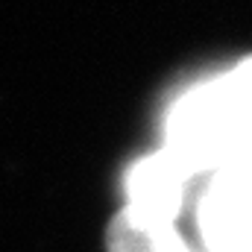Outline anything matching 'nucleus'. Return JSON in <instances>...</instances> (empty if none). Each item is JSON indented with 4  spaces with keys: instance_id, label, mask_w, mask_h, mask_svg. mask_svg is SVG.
<instances>
[{
    "instance_id": "1",
    "label": "nucleus",
    "mask_w": 252,
    "mask_h": 252,
    "mask_svg": "<svg viewBox=\"0 0 252 252\" xmlns=\"http://www.w3.org/2000/svg\"><path fill=\"white\" fill-rule=\"evenodd\" d=\"M167 153L190 173L223 170L252 156V62L190 88L167 115Z\"/></svg>"
},
{
    "instance_id": "2",
    "label": "nucleus",
    "mask_w": 252,
    "mask_h": 252,
    "mask_svg": "<svg viewBox=\"0 0 252 252\" xmlns=\"http://www.w3.org/2000/svg\"><path fill=\"white\" fill-rule=\"evenodd\" d=\"M196 226L208 252H252V156L214 173Z\"/></svg>"
},
{
    "instance_id": "3",
    "label": "nucleus",
    "mask_w": 252,
    "mask_h": 252,
    "mask_svg": "<svg viewBox=\"0 0 252 252\" xmlns=\"http://www.w3.org/2000/svg\"><path fill=\"white\" fill-rule=\"evenodd\" d=\"M193 176L167 150L132 164L126 176V217L141 226H173L182 211L185 188Z\"/></svg>"
},
{
    "instance_id": "4",
    "label": "nucleus",
    "mask_w": 252,
    "mask_h": 252,
    "mask_svg": "<svg viewBox=\"0 0 252 252\" xmlns=\"http://www.w3.org/2000/svg\"><path fill=\"white\" fill-rule=\"evenodd\" d=\"M109 252H193L173 226H141L118 214L106 235Z\"/></svg>"
}]
</instances>
